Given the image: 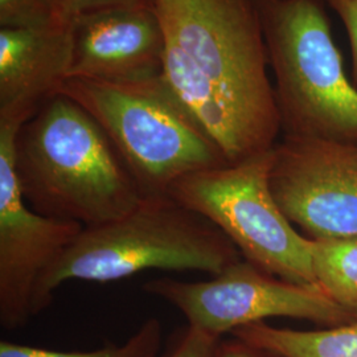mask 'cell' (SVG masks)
I'll use <instances>...</instances> for the list:
<instances>
[{"mask_svg":"<svg viewBox=\"0 0 357 357\" xmlns=\"http://www.w3.org/2000/svg\"><path fill=\"white\" fill-rule=\"evenodd\" d=\"M162 345V324L155 318L146 320L126 343L109 344L94 351L64 352L1 340L0 357H155Z\"/></svg>","mask_w":357,"mask_h":357,"instance_id":"cell-14","label":"cell"},{"mask_svg":"<svg viewBox=\"0 0 357 357\" xmlns=\"http://www.w3.org/2000/svg\"><path fill=\"white\" fill-rule=\"evenodd\" d=\"M229 238L171 195L146 196L115 221L84 228L38 283L36 315L68 281H119L144 270L202 271L211 277L241 261Z\"/></svg>","mask_w":357,"mask_h":357,"instance_id":"cell-3","label":"cell"},{"mask_svg":"<svg viewBox=\"0 0 357 357\" xmlns=\"http://www.w3.org/2000/svg\"><path fill=\"white\" fill-rule=\"evenodd\" d=\"M273 150L192 174L178 180L169 195L209 220L245 261L284 281L319 287L312 240L284 216L270 190Z\"/></svg>","mask_w":357,"mask_h":357,"instance_id":"cell-6","label":"cell"},{"mask_svg":"<svg viewBox=\"0 0 357 357\" xmlns=\"http://www.w3.org/2000/svg\"><path fill=\"white\" fill-rule=\"evenodd\" d=\"M215 357H277L266 351L248 344L243 340L234 337L233 340H220L217 345Z\"/></svg>","mask_w":357,"mask_h":357,"instance_id":"cell-19","label":"cell"},{"mask_svg":"<svg viewBox=\"0 0 357 357\" xmlns=\"http://www.w3.org/2000/svg\"><path fill=\"white\" fill-rule=\"evenodd\" d=\"M221 337L188 326L166 357H215Z\"/></svg>","mask_w":357,"mask_h":357,"instance_id":"cell-16","label":"cell"},{"mask_svg":"<svg viewBox=\"0 0 357 357\" xmlns=\"http://www.w3.org/2000/svg\"><path fill=\"white\" fill-rule=\"evenodd\" d=\"M73 20L60 0H0V28H51Z\"/></svg>","mask_w":357,"mask_h":357,"instance_id":"cell-15","label":"cell"},{"mask_svg":"<svg viewBox=\"0 0 357 357\" xmlns=\"http://www.w3.org/2000/svg\"><path fill=\"white\" fill-rule=\"evenodd\" d=\"M167 38L216 90L243 160L278 143L281 116L255 0H153Z\"/></svg>","mask_w":357,"mask_h":357,"instance_id":"cell-2","label":"cell"},{"mask_svg":"<svg viewBox=\"0 0 357 357\" xmlns=\"http://www.w3.org/2000/svg\"><path fill=\"white\" fill-rule=\"evenodd\" d=\"M61 7L69 19H75L82 13L100 11L121 6H131V4H144L153 3V0H60Z\"/></svg>","mask_w":357,"mask_h":357,"instance_id":"cell-18","label":"cell"},{"mask_svg":"<svg viewBox=\"0 0 357 357\" xmlns=\"http://www.w3.org/2000/svg\"><path fill=\"white\" fill-rule=\"evenodd\" d=\"M255 3H268V1H280V0H255Z\"/></svg>","mask_w":357,"mask_h":357,"instance_id":"cell-20","label":"cell"},{"mask_svg":"<svg viewBox=\"0 0 357 357\" xmlns=\"http://www.w3.org/2000/svg\"><path fill=\"white\" fill-rule=\"evenodd\" d=\"M20 128L0 121V324L7 331L22 328L36 315L38 283L84 229L26 204L13 168Z\"/></svg>","mask_w":357,"mask_h":357,"instance_id":"cell-9","label":"cell"},{"mask_svg":"<svg viewBox=\"0 0 357 357\" xmlns=\"http://www.w3.org/2000/svg\"><path fill=\"white\" fill-rule=\"evenodd\" d=\"M283 137L357 143V89L320 0L257 3Z\"/></svg>","mask_w":357,"mask_h":357,"instance_id":"cell-5","label":"cell"},{"mask_svg":"<svg viewBox=\"0 0 357 357\" xmlns=\"http://www.w3.org/2000/svg\"><path fill=\"white\" fill-rule=\"evenodd\" d=\"M13 168L32 211L84 228L115 221L143 199L102 128L63 94L19 128Z\"/></svg>","mask_w":357,"mask_h":357,"instance_id":"cell-1","label":"cell"},{"mask_svg":"<svg viewBox=\"0 0 357 357\" xmlns=\"http://www.w3.org/2000/svg\"><path fill=\"white\" fill-rule=\"evenodd\" d=\"M347 29L352 53V77L357 85V0H327Z\"/></svg>","mask_w":357,"mask_h":357,"instance_id":"cell-17","label":"cell"},{"mask_svg":"<svg viewBox=\"0 0 357 357\" xmlns=\"http://www.w3.org/2000/svg\"><path fill=\"white\" fill-rule=\"evenodd\" d=\"M73 22L0 28V121L23 126L70 76Z\"/></svg>","mask_w":357,"mask_h":357,"instance_id":"cell-11","label":"cell"},{"mask_svg":"<svg viewBox=\"0 0 357 357\" xmlns=\"http://www.w3.org/2000/svg\"><path fill=\"white\" fill-rule=\"evenodd\" d=\"M59 94L97 121L143 197L169 195L178 180L229 165L162 75L134 82L68 78Z\"/></svg>","mask_w":357,"mask_h":357,"instance_id":"cell-4","label":"cell"},{"mask_svg":"<svg viewBox=\"0 0 357 357\" xmlns=\"http://www.w3.org/2000/svg\"><path fill=\"white\" fill-rule=\"evenodd\" d=\"M143 290L176 307L188 326L218 337L274 317L324 327L357 319V314L337 305L319 287L284 281L243 258L208 281L159 278L144 283Z\"/></svg>","mask_w":357,"mask_h":357,"instance_id":"cell-7","label":"cell"},{"mask_svg":"<svg viewBox=\"0 0 357 357\" xmlns=\"http://www.w3.org/2000/svg\"><path fill=\"white\" fill-rule=\"evenodd\" d=\"M231 335L277 357H357V319L315 331L278 328L257 321Z\"/></svg>","mask_w":357,"mask_h":357,"instance_id":"cell-12","label":"cell"},{"mask_svg":"<svg viewBox=\"0 0 357 357\" xmlns=\"http://www.w3.org/2000/svg\"><path fill=\"white\" fill-rule=\"evenodd\" d=\"M268 183L284 216L308 238L357 236V143L283 137Z\"/></svg>","mask_w":357,"mask_h":357,"instance_id":"cell-8","label":"cell"},{"mask_svg":"<svg viewBox=\"0 0 357 357\" xmlns=\"http://www.w3.org/2000/svg\"><path fill=\"white\" fill-rule=\"evenodd\" d=\"M72 29L69 78L134 82L162 75L166 35L153 3L82 13Z\"/></svg>","mask_w":357,"mask_h":357,"instance_id":"cell-10","label":"cell"},{"mask_svg":"<svg viewBox=\"0 0 357 357\" xmlns=\"http://www.w3.org/2000/svg\"><path fill=\"white\" fill-rule=\"evenodd\" d=\"M312 268L320 289L357 314V236L312 240Z\"/></svg>","mask_w":357,"mask_h":357,"instance_id":"cell-13","label":"cell"}]
</instances>
